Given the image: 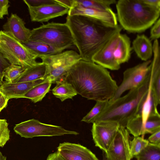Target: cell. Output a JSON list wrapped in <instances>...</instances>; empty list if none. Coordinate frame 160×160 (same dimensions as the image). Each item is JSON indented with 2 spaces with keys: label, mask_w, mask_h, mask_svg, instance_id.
I'll return each instance as SVG.
<instances>
[{
  "label": "cell",
  "mask_w": 160,
  "mask_h": 160,
  "mask_svg": "<svg viewBox=\"0 0 160 160\" xmlns=\"http://www.w3.org/2000/svg\"><path fill=\"white\" fill-rule=\"evenodd\" d=\"M62 80L70 84L77 94L96 102L111 99L118 86L107 69L82 60L67 71Z\"/></svg>",
  "instance_id": "6da1fadb"
},
{
  "label": "cell",
  "mask_w": 160,
  "mask_h": 160,
  "mask_svg": "<svg viewBox=\"0 0 160 160\" xmlns=\"http://www.w3.org/2000/svg\"><path fill=\"white\" fill-rule=\"evenodd\" d=\"M66 23L82 60L90 62H92L93 57L107 42L122 29L120 25L113 27L95 19L80 15H68Z\"/></svg>",
  "instance_id": "7a4b0ae2"
},
{
  "label": "cell",
  "mask_w": 160,
  "mask_h": 160,
  "mask_svg": "<svg viewBox=\"0 0 160 160\" xmlns=\"http://www.w3.org/2000/svg\"><path fill=\"white\" fill-rule=\"evenodd\" d=\"M150 77L142 85L129 90L124 96L107 101L94 122H111L126 128L130 121L141 113L148 91Z\"/></svg>",
  "instance_id": "3957f363"
},
{
  "label": "cell",
  "mask_w": 160,
  "mask_h": 160,
  "mask_svg": "<svg viewBox=\"0 0 160 160\" xmlns=\"http://www.w3.org/2000/svg\"><path fill=\"white\" fill-rule=\"evenodd\" d=\"M116 4L118 21L122 28L130 32H144L159 18L160 9L142 0H119Z\"/></svg>",
  "instance_id": "277c9868"
},
{
  "label": "cell",
  "mask_w": 160,
  "mask_h": 160,
  "mask_svg": "<svg viewBox=\"0 0 160 160\" xmlns=\"http://www.w3.org/2000/svg\"><path fill=\"white\" fill-rule=\"evenodd\" d=\"M64 50L74 45L71 31L65 23L48 22L31 30L29 39Z\"/></svg>",
  "instance_id": "5b68a950"
},
{
  "label": "cell",
  "mask_w": 160,
  "mask_h": 160,
  "mask_svg": "<svg viewBox=\"0 0 160 160\" xmlns=\"http://www.w3.org/2000/svg\"><path fill=\"white\" fill-rule=\"evenodd\" d=\"M0 52L10 63L20 66L25 69L34 66L39 62L38 58L23 43L0 31Z\"/></svg>",
  "instance_id": "8992f818"
},
{
  "label": "cell",
  "mask_w": 160,
  "mask_h": 160,
  "mask_svg": "<svg viewBox=\"0 0 160 160\" xmlns=\"http://www.w3.org/2000/svg\"><path fill=\"white\" fill-rule=\"evenodd\" d=\"M47 67V78L52 83L62 80L67 71L75 64L82 60L79 53L67 50L54 55L39 58Z\"/></svg>",
  "instance_id": "52a82bcc"
},
{
  "label": "cell",
  "mask_w": 160,
  "mask_h": 160,
  "mask_svg": "<svg viewBox=\"0 0 160 160\" xmlns=\"http://www.w3.org/2000/svg\"><path fill=\"white\" fill-rule=\"evenodd\" d=\"M13 130L21 137L27 138L39 136L76 135L79 134L77 132L67 130L61 126L43 123L34 119L16 124Z\"/></svg>",
  "instance_id": "ba28073f"
},
{
  "label": "cell",
  "mask_w": 160,
  "mask_h": 160,
  "mask_svg": "<svg viewBox=\"0 0 160 160\" xmlns=\"http://www.w3.org/2000/svg\"><path fill=\"white\" fill-rule=\"evenodd\" d=\"M151 61L149 60L144 61L126 69L123 73L122 82L118 86L113 97L109 101H114L121 97L127 91L136 88L143 84L150 77Z\"/></svg>",
  "instance_id": "9c48e42d"
},
{
  "label": "cell",
  "mask_w": 160,
  "mask_h": 160,
  "mask_svg": "<svg viewBox=\"0 0 160 160\" xmlns=\"http://www.w3.org/2000/svg\"><path fill=\"white\" fill-rule=\"evenodd\" d=\"M129 133L126 128L119 126L105 152L108 160H131Z\"/></svg>",
  "instance_id": "30bf717a"
},
{
  "label": "cell",
  "mask_w": 160,
  "mask_h": 160,
  "mask_svg": "<svg viewBox=\"0 0 160 160\" xmlns=\"http://www.w3.org/2000/svg\"><path fill=\"white\" fill-rule=\"evenodd\" d=\"M92 124L91 132L95 146L105 152L119 126L115 122L107 121Z\"/></svg>",
  "instance_id": "8fae6325"
},
{
  "label": "cell",
  "mask_w": 160,
  "mask_h": 160,
  "mask_svg": "<svg viewBox=\"0 0 160 160\" xmlns=\"http://www.w3.org/2000/svg\"><path fill=\"white\" fill-rule=\"evenodd\" d=\"M27 6L31 20L33 22H48L51 19L68 14L69 10L68 8L57 2L38 7Z\"/></svg>",
  "instance_id": "7c38bea8"
},
{
  "label": "cell",
  "mask_w": 160,
  "mask_h": 160,
  "mask_svg": "<svg viewBox=\"0 0 160 160\" xmlns=\"http://www.w3.org/2000/svg\"><path fill=\"white\" fill-rule=\"evenodd\" d=\"M121 32L113 35L93 57L92 62L111 70H118L120 65L115 61L114 52L118 41Z\"/></svg>",
  "instance_id": "4fadbf2b"
},
{
  "label": "cell",
  "mask_w": 160,
  "mask_h": 160,
  "mask_svg": "<svg viewBox=\"0 0 160 160\" xmlns=\"http://www.w3.org/2000/svg\"><path fill=\"white\" fill-rule=\"evenodd\" d=\"M153 58L150 64V82L154 107L160 103V52L158 41H154L153 44Z\"/></svg>",
  "instance_id": "5bb4252c"
},
{
  "label": "cell",
  "mask_w": 160,
  "mask_h": 160,
  "mask_svg": "<svg viewBox=\"0 0 160 160\" xmlns=\"http://www.w3.org/2000/svg\"><path fill=\"white\" fill-rule=\"evenodd\" d=\"M57 149L66 160H98L90 150L79 144L60 143Z\"/></svg>",
  "instance_id": "9a60e30c"
},
{
  "label": "cell",
  "mask_w": 160,
  "mask_h": 160,
  "mask_svg": "<svg viewBox=\"0 0 160 160\" xmlns=\"http://www.w3.org/2000/svg\"><path fill=\"white\" fill-rule=\"evenodd\" d=\"M68 14L69 16L80 15L89 17L113 27L118 25L116 14L112 9L103 11L76 6L69 9Z\"/></svg>",
  "instance_id": "2e32d148"
},
{
  "label": "cell",
  "mask_w": 160,
  "mask_h": 160,
  "mask_svg": "<svg viewBox=\"0 0 160 160\" xmlns=\"http://www.w3.org/2000/svg\"><path fill=\"white\" fill-rule=\"evenodd\" d=\"M23 20L17 14L11 13L2 26L3 31L22 43L29 39L31 30L25 26Z\"/></svg>",
  "instance_id": "e0dca14e"
},
{
  "label": "cell",
  "mask_w": 160,
  "mask_h": 160,
  "mask_svg": "<svg viewBox=\"0 0 160 160\" xmlns=\"http://www.w3.org/2000/svg\"><path fill=\"white\" fill-rule=\"evenodd\" d=\"M48 80L47 78L20 82L10 83L6 82L0 86L1 92L9 100L23 98L24 94L32 88Z\"/></svg>",
  "instance_id": "ac0fdd59"
},
{
  "label": "cell",
  "mask_w": 160,
  "mask_h": 160,
  "mask_svg": "<svg viewBox=\"0 0 160 160\" xmlns=\"http://www.w3.org/2000/svg\"><path fill=\"white\" fill-rule=\"evenodd\" d=\"M132 48L137 56L144 61L149 60L153 54V45L144 34L137 35L132 42Z\"/></svg>",
  "instance_id": "d6986e66"
},
{
  "label": "cell",
  "mask_w": 160,
  "mask_h": 160,
  "mask_svg": "<svg viewBox=\"0 0 160 160\" xmlns=\"http://www.w3.org/2000/svg\"><path fill=\"white\" fill-rule=\"evenodd\" d=\"M131 50L130 38L126 34L120 33L113 53L116 62L120 65L128 62L131 57Z\"/></svg>",
  "instance_id": "ffe728a7"
},
{
  "label": "cell",
  "mask_w": 160,
  "mask_h": 160,
  "mask_svg": "<svg viewBox=\"0 0 160 160\" xmlns=\"http://www.w3.org/2000/svg\"><path fill=\"white\" fill-rule=\"evenodd\" d=\"M47 75L46 65L42 62H39L37 65L25 69L13 83L46 79Z\"/></svg>",
  "instance_id": "44dd1931"
},
{
  "label": "cell",
  "mask_w": 160,
  "mask_h": 160,
  "mask_svg": "<svg viewBox=\"0 0 160 160\" xmlns=\"http://www.w3.org/2000/svg\"><path fill=\"white\" fill-rule=\"evenodd\" d=\"M38 58L42 56H48L61 52L64 50L57 48L44 42L29 40L23 43Z\"/></svg>",
  "instance_id": "7402d4cb"
},
{
  "label": "cell",
  "mask_w": 160,
  "mask_h": 160,
  "mask_svg": "<svg viewBox=\"0 0 160 160\" xmlns=\"http://www.w3.org/2000/svg\"><path fill=\"white\" fill-rule=\"evenodd\" d=\"M56 84L52 90V93L62 102L68 99H72L78 94L72 86L63 80L57 82Z\"/></svg>",
  "instance_id": "603a6c76"
},
{
  "label": "cell",
  "mask_w": 160,
  "mask_h": 160,
  "mask_svg": "<svg viewBox=\"0 0 160 160\" xmlns=\"http://www.w3.org/2000/svg\"><path fill=\"white\" fill-rule=\"evenodd\" d=\"M117 2L116 0H74L72 7H80L101 11H108L112 9L110 6L116 4Z\"/></svg>",
  "instance_id": "cb8c5ba5"
},
{
  "label": "cell",
  "mask_w": 160,
  "mask_h": 160,
  "mask_svg": "<svg viewBox=\"0 0 160 160\" xmlns=\"http://www.w3.org/2000/svg\"><path fill=\"white\" fill-rule=\"evenodd\" d=\"M52 84L47 80L37 85L25 93L23 98L29 99L34 103L41 101L49 92Z\"/></svg>",
  "instance_id": "d4e9b609"
},
{
  "label": "cell",
  "mask_w": 160,
  "mask_h": 160,
  "mask_svg": "<svg viewBox=\"0 0 160 160\" xmlns=\"http://www.w3.org/2000/svg\"><path fill=\"white\" fill-rule=\"evenodd\" d=\"M134 158L137 160H160V145L149 142L147 147Z\"/></svg>",
  "instance_id": "484cf974"
},
{
  "label": "cell",
  "mask_w": 160,
  "mask_h": 160,
  "mask_svg": "<svg viewBox=\"0 0 160 160\" xmlns=\"http://www.w3.org/2000/svg\"><path fill=\"white\" fill-rule=\"evenodd\" d=\"M25 70L20 66L10 64L4 71L3 77L5 82L10 83H13Z\"/></svg>",
  "instance_id": "4316f807"
},
{
  "label": "cell",
  "mask_w": 160,
  "mask_h": 160,
  "mask_svg": "<svg viewBox=\"0 0 160 160\" xmlns=\"http://www.w3.org/2000/svg\"><path fill=\"white\" fill-rule=\"evenodd\" d=\"M149 142L139 136L134 137L130 141V152L132 158L139 154L148 145Z\"/></svg>",
  "instance_id": "83f0119b"
},
{
  "label": "cell",
  "mask_w": 160,
  "mask_h": 160,
  "mask_svg": "<svg viewBox=\"0 0 160 160\" xmlns=\"http://www.w3.org/2000/svg\"><path fill=\"white\" fill-rule=\"evenodd\" d=\"M107 101H97L91 110L81 120L87 123H93L97 117L106 106Z\"/></svg>",
  "instance_id": "f1b7e54d"
},
{
  "label": "cell",
  "mask_w": 160,
  "mask_h": 160,
  "mask_svg": "<svg viewBox=\"0 0 160 160\" xmlns=\"http://www.w3.org/2000/svg\"><path fill=\"white\" fill-rule=\"evenodd\" d=\"M5 119L0 118V147H3L10 139V131Z\"/></svg>",
  "instance_id": "f546056e"
},
{
  "label": "cell",
  "mask_w": 160,
  "mask_h": 160,
  "mask_svg": "<svg viewBox=\"0 0 160 160\" xmlns=\"http://www.w3.org/2000/svg\"><path fill=\"white\" fill-rule=\"evenodd\" d=\"M150 31V38L158 40L160 37V19L159 18L152 25Z\"/></svg>",
  "instance_id": "4dcf8cb0"
},
{
  "label": "cell",
  "mask_w": 160,
  "mask_h": 160,
  "mask_svg": "<svg viewBox=\"0 0 160 160\" xmlns=\"http://www.w3.org/2000/svg\"><path fill=\"white\" fill-rule=\"evenodd\" d=\"M23 1L26 5L32 7H38L56 2L54 0H24Z\"/></svg>",
  "instance_id": "1f68e13d"
},
{
  "label": "cell",
  "mask_w": 160,
  "mask_h": 160,
  "mask_svg": "<svg viewBox=\"0 0 160 160\" xmlns=\"http://www.w3.org/2000/svg\"><path fill=\"white\" fill-rule=\"evenodd\" d=\"M10 64L4 58L0 52V86L3 83V72Z\"/></svg>",
  "instance_id": "d6a6232c"
},
{
  "label": "cell",
  "mask_w": 160,
  "mask_h": 160,
  "mask_svg": "<svg viewBox=\"0 0 160 160\" xmlns=\"http://www.w3.org/2000/svg\"><path fill=\"white\" fill-rule=\"evenodd\" d=\"M8 0H0V19L5 15H8V8L10 6Z\"/></svg>",
  "instance_id": "836d02e7"
},
{
  "label": "cell",
  "mask_w": 160,
  "mask_h": 160,
  "mask_svg": "<svg viewBox=\"0 0 160 160\" xmlns=\"http://www.w3.org/2000/svg\"><path fill=\"white\" fill-rule=\"evenodd\" d=\"M148 140L149 142L151 143L160 145V130H158L151 134Z\"/></svg>",
  "instance_id": "e575fe53"
},
{
  "label": "cell",
  "mask_w": 160,
  "mask_h": 160,
  "mask_svg": "<svg viewBox=\"0 0 160 160\" xmlns=\"http://www.w3.org/2000/svg\"><path fill=\"white\" fill-rule=\"evenodd\" d=\"M147 5L157 9H160V0H142Z\"/></svg>",
  "instance_id": "d590c367"
},
{
  "label": "cell",
  "mask_w": 160,
  "mask_h": 160,
  "mask_svg": "<svg viewBox=\"0 0 160 160\" xmlns=\"http://www.w3.org/2000/svg\"><path fill=\"white\" fill-rule=\"evenodd\" d=\"M46 160H66L57 151L49 154Z\"/></svg>",
  "instance_id": "8d00e7d4"
},
{
  "label": "cell",
  "mask_w": 160,
  "mask_h": 160,
  "mask_svg": "<svg viewBox=\"0 0 160 160\" xmlns=\"http://www.w3.org/2000/svg\"><path fill=\"white\" fill-rule=\"evenodd\" d=\"M55 1L57 2L67 8L69 9L73 6L74 0H55Z\"/></svg>",
  "instance_id": "74e56055"
},
{
  "label": "cell",
  "mask_w": 160,
  "mask_h": 160,
  "mask_svg": "<svg viewBox=\"0 0 160 160\" xmlns=\"http://www.w3.org/2000/svg\"><path fill=\"white\" fill-rule=\"evenodd\" d=\"M8 100L1 92H0V111L6 108L7 106Z\"/></svg>",
  "instance_id": "f35d334b"
},
{
  "label": "cell",
  "mask_w": 160,
  "mask_h": 160,
  "mask_svg": "<svg viewBox=\"0 0 160 160\" xmlns=\"http://www.w3.org/2000/svg\"><path fill=\"white\" fill-rule=\"evenodd\" d=\"M6 157L3 155L2 153L0 151V160H6Z\"/></svg>",
  "instance_id": "ab89813d"
},
{
  "label": "cell",
  "mask_w": 160,
  "mask_h": 160,
  "mask_svg": "<svg viewBox=\"0 0 160 160\" xmlns=\"http://www.w3.org/2000/svg\"><path fill=\"white\" fill-rule=\"evenodd\" d=\"M103 154H102V157L103 159L102 160H108L107 158H106L105 154V152L103 151H102Z\"/></svg>",
  "instance_id": "60d3db41"
},
{
  "label": "cell",
  "mask_w": 160,
  "mask_h": 160,
  "mask_svg": "<svg viewBox=\"0 0 160 160\" xmlns=\"http://www.w3.org/2000/svg\"><path fill=\"white\" fill-rule=\"evenodd\" d=\"M1 92V91H0V92Z\"/></svg>",
  "instance_id": "b9f144b4"
},
{
  "label": "cell",
  "mask_w": 160,
  "mask_h": 160,
  "mask_svg": "<svg viewBox=\"0 0 160 160\" xmlns=\"http://www.w3.org/2000/svg\"></svg>",
  "instance_id": "7bdbcfd3"
}]
</instances>
